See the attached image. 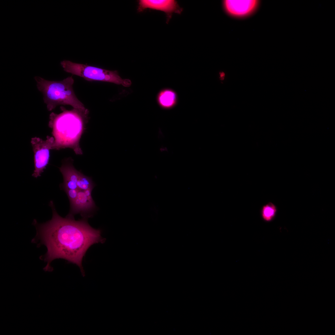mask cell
Wrapping results in <instances>:
<instances>
[{"instance_id": "6da1fadb", "label": "cell", "mask_w": 335, "mask_h": 335, "mask_svg": "<svg viewBox=\"0 0 335 335\" xmlns=\"http://www.w3.org/2000/svg\"><path fill=\"white\" fill-rule=\"evenodd\" d=\"M49 205L52 212L51 219L42 223H38L36 220L34 221L37 231L34 240H39V244L47 249L41 258L47 262L44 269L51 271V261L63 259L78 266L84 276L82 262L86 252L92 245L103 243L105 239L101 237L100 230L90 226L86 218L76 221L67 216L63 218L57 213L53 201Z\"/></svg>"}, {"instance_id": "7a4b0ae2", "label": "cell", "mask_w": 335, "mask_h": 335, "mask_svg": "<svg viewBox=\"0 0 335 335\" xmlns=\"http://www.w3.org/2000/svg\"><path fill=\"white\" fill-rule=\"evenodd\" d=\"M60 109L61 113L52 112L49 115L48 126L54 139L53 149L69 148L76 154H81L79 142L88 121V110L74 108L68 110L62 106Z\"/></svg>"}, {"instance_id": "3957f363", "label": "cell", "mask_w": 335, "mask_h": 335, "mask_svg": "<svg viewBox=\"0 0 335 335\" xmlns=\"http://www.w3.org/2000/svg\"><path fill=\"white\" fill-rule=\"evenodd\" d=\"M34 79L38 89L43 95L44 101L48 111L60 105H69L82 110L87 109L75 95L73 87L74 80L72 76L60 81L47 80L39 76H35Z\"/></svg>"}, {"instance_id": "277c9868", "label": "cell", "mask_w": 335, "mask_h": 335, "mask_svg": "<svg viewBox=\"0 0 335 335\" xmlns=\"http://www.w3.org/2000/svg\"><path fill=\"white\" fill-rule=\"evenodd\" d=\"M60 64L65 72L82 77L87 80L111 83L125 87H129L132 84L131 80L122 78L116 70H108L67 60L61 61Z\"/></svg>"}, {"instance_id": "5b68a950", "label": "cell", "mask_w": 335, "mask_h": 335, "mask_svg": "<svg viewBox=\"0 0 335 335\" xmlns=\"http://www.w3.org/2000/svg\"><path fill=\"white\" fill-rule=\"evenodd\" d=\"M54 139L47 136L46 140L37 137L32 138L31 143L34 154V170L32 176L37 178L41 176L49 163L50 150L53 149Z\"/></svg>"}, {"instance_id": "8992f818", "label": "cell", "mask_w": 335, "mask_h": 335, "mask_svg": "<svg viewBox=\"0 0 335 335\" xmlns=\"http://www.w3.org/2000/svg\"><path fill=\"white\" fill-rule=\"evenodd\" d=\"M92 189L79 191L76 199L70 203V210L67 217L74 218L77 214H80L84 218L96 209V206L92 196Z\"/></svg>"}, {"instance_id": "52a82bcc", "label": "cell", "mask_w": 335, "mask_h": 335, "mask_svg": "<svg viewBox=\"0 0 335 335\" xmlns=\"http://www.w3.org/2000/svg\"><path fill=\"white\" fill-rule=\"evenodd\" d=\"M258 3L257 0H226L223 3L226 13L237 17L246 16L251 14L256 9Z\"/></svg>"}, {"instance_id": "ba28073f", "label": "cell", "mask_w": 335, "mask_h": 335, "mask_svg": "<svg viewBox=\"0 0 335 335\" xmlns=\"http://www.w3.org/2000/svg\"><path fill=\"white\" fill-rule=\"evenodd\" d=\"M151 9L163 11L168 15L173 13H180L181 9L176 1L173 0H141L139 1V11Z\"/></svg>"}, {"instance_id": "9c48e42d", "label": "cell", "mask_w": 335, "mask_h": 335, "mask_svg": "<svg viewBox=\"0 0 335 335\" xmlns=\"http://www.w3.org/2000/svg\"><path fill=\"white\" fill-rule=\"evenodd\" d=\"M59 169L63 177V182L60 185L61 189L64 191L78 190L77 183L80 172L74 168L72 159L69 158L64 160Z\"/></svg>"}, {"instance_id": "30bf717a", "label": "cell", "mask_w": 335, "mask_h": 335, "mask_svg": "<svg viewBox=\"0 0 335 335\" xmlns=\"http://www.w3.org/2000/svg\"><path fill=\"white\" fill-rule=\"evenodd\" d=\"M177 100L176 92L170 88L161 90L157 96V101L159 105L164 109H169L173 107L176 104Z\"/></svg>"}, {"instance_id": "8fae6325", "label": "cell", "mask_w": 335, "mask_h": 335, "mask_svg": "<svg viewBox=\"0 0 335 335\" xmlns=\"http://www.w3.org/2000/svg\"><path fill=\"white\" fill-rule=\"evenodd\" d=\"M277 211L276 206L272 202H269L263 206L261 208V217L265 221H271L275 218Z\"/></svg>"}, {"instance_id": "7c38bea8", "label": "cell", "mask_w": 335, "mask_h": 335, "mask_svg": "<svg viewBox=\"0 0 335 335\" xmlns=\"http://www.w3.org/2000/svg\"><path fill=\"white\" fill-rule=\"evenodd\" d=\"M79 191H84L90 189H93L94 185L91 177L84 175L81 172L77 183Z\"/></svg>"}, {"instance_id": "4fadbf2b", "label": "cell", "mask_w": 335, "mask_h": 335, "mask_svg": "<svg viewBox=\"0 0 335 335\" xmlns=\"http://www.w3.org/2000/svg\"><path fill=\"white\" fill-rule=\"evenodd\" d=\"M78 191V189H69L65 191L68 197L70 203L73 202L76 199Z\"/></svg>"}]
</instances>
